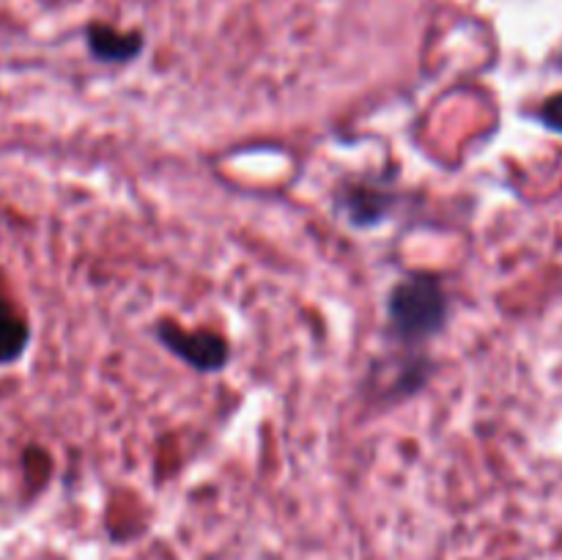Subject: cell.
Wrapping results in <instances>:
<instances>
[{"mask_svg":"<svg viewBox=\"0 0 562 560\" xmlns=\"http://www.w3.org/2000/svg\"><path fill=\"white\" fill-rule=\"evenodd\" d=\"M390 329L404 346H420L448 324L450 300L437 275H409L387 296Z\"/></svg>","mask_w":562,"mask_h":560,"instance_id":"6da1fadb","label":"cell"},{"mask_svg":"<svg viewBox=\"0 0 562 560\" xmlns=\"http://www.w3.org/2000/svg\"><path fill=\"white\" fill-rule=\"evenodd\" d=\"M159 340L173 351L179 360H184L187 366L198 368V371H220V368L228 362V344H225L223 335L209 333V329H198V333H187L179 324H159L157 327Z\"/></svg>","mask_w":562,"mask_h":560,"instance_id":"7a4b0ae2","label":"cell"},{"mask_svg":"<svg viewBox=\"0 0 562 560\" xmlns=\"http://www.w3.org/2000/svg\"><path fill=\"white\" fill-rule=\"evenodd\" d=\"M335 206L355 228H371V225H379L387 217L393 198H390V192L379 190L368 181H346L338 190Z\"/></svg>","mask_w":562,"mask_h":560,"instance_id":"3957f363","label":"cell"},{"mask_svg":"<svg viewBox=\"0 0 562 560\" xmlns=\"http://www.w3.org/2000/svg\"><path fill=\"white\" fill-rule=\"evenodd\" d=\"M86 42L93 58L104 60V64H126V60L137 58L143 49L140 33H121L110 25L88 27Z\"/></svg>","mask_w":562,"mask_h":560,"instance_id":"277c9868","label":"cell"},{"mask_svg":"<svg viewBox=\"0 0 562 560\" xmlns=\"http://www.w3.org/2000/svg\"><path fill=\"white\" fill-rule=\"evenodd\" d=\"M31 329L9 300L0 296V366L16 362L27 349Z\"/></svg>","mask_w":562,"mask_h":560,"instance_id":"5b68a950","label":"cell"},{"mask_svg":"<svg viewBox=\"0 0 562 560\" xmlns=\"http://www.w3.org/2000/svg\"><path fill=\"white\" fill-rule=\"evenodd\" d=\"M538 119H541L543 124L549 126V130L560 132V135H562V91L554 93V97H549L547 102H543Z\"/></svg>","mask_w":562,"mask_h":560,"instance_id":"8992f818","label":"cell"}]
</instances>
